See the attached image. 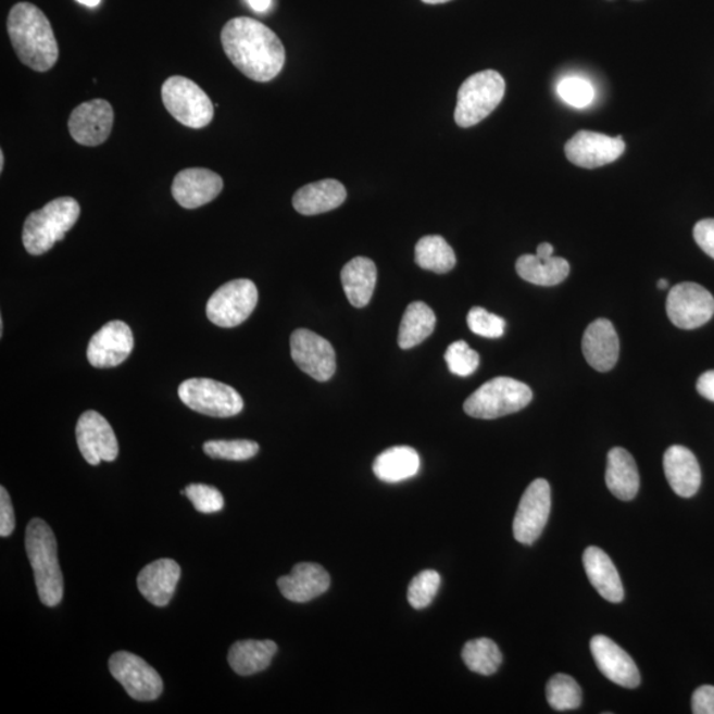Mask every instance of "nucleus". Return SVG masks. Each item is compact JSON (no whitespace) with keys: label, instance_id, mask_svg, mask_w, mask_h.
<instances>
[{"label":"nucleus","instance_id":"obj_10","mask_svg":"<svg viewBox=\"0 0 714 714\" xmlns=\"http://www.w3.org/2000/svg\"><path fill=\"white\" fill-rule=\"evenodd\" d=\"M109 671L134 700L154 701L163 692L161 675L131 652L120 651L110 656Z\"/></svg>","mask_w":714,"mask_h":714},{"label":"nucleus","instance_id":"obj_40","mask_svg":"<svg viewBox=\"0 0 714 714\" xmlns=\"http://www.w3.org/2000/svg\"><path fill=\"white\" fill-rule=\"evenodd\" d=\"M186 497L201 514H215L224 509L223 493L212 486L189 485L186 487Z\"/></svg>","mask_w":714,"mask_h":714},{"label":"nucleus","instance_id":"obj_45","mask_svg":"<svg viewBox=\"0 0 714 714\" xmlns=\"http://www.w3.org/2000/svg\"><path fill=\"white\" fill-rule=\"evenodd\" d=\"M247 2L250 5V9L260 12V14H264V12L272 9L273 0H247Z\"/></svg>","mask_w":714,"mask_h":714},{"label":"nucleus","instance_id":"obj_9","mask_svg":"<svg viewBox=\"0 0 714 714\" xmlns=\"http://www.w3.org/2000/svg\"><path fill=\"white\" fill-rule=\"evenodd\" d=\"M258 302L259 290L252 280H230L213 292L206 303V316L218 327L240 326L252 315Z\"/></svg>","mask_w":714,"mask_h":714},{"label":"nucleus","instance_id":"obj_4","mask_svg":"<svg viewBox=\"0 0 714 714\" xmlns=\"http://www.w3.org/2000/svg\"><path fill=\"white\" fill-rule=\"evenodd\" d=\"M82 213L76 199L64 197L50 201L41 210L30 213L24 223L23 246L33 255H41L64 240L75 227Z\"/></svg>","mask_w":714,"mask_h":714},{"label":"nucleus","instance_id":"obj_11","mask_svg":"<svg viewBox=\"0 0 714 714\" xmlns=\"http://www.w3.org/2000/svg\"><path fill=\"white\" fill-rule=\"evenodd\" d=\"M667 314L676 327L694 329L704 326L714 315V298L703 286L682 283L674 286L667 297Z\"/></svg>","mask_w":714,"mask_h":714},{"label":"nucleus","instance_id":"obj_2","mask_svg":"<svg viewBox=\"0 0 714 714\" xmlns=\"http://www.w3.org/2000/svg\"><path fill=\"white\" fill-rule=\"evenodd\" d=\"M8 30L17 58L28 68L48 72L58 63L59 45L51 23L35 4H15L9 14Z\"/></svg>","mask_w":714,"mask_h":714},{"label":"nucleus","instance_id":"obj_8","mask_svg":"<svg viewBox=\"0 0 714 714\" xmlns=\"http://www.w3.org/2000/svg\"><path fill=\"white\" fill-rule=\"evenodd\" d=\"M178 394L183 404L205 416L228 418L243 409L236 389L212 378H189L180 384Z\"/></svg>","mask_w":714,"mask_h":714},{"label":"nucleus","instance_id":"obj_33","mask_svg":"<svg viewBox=\"0 0 714 714\" xmlns=\"http://www.w3.org/2000/svg\"><path fill=\"white\" fill-rule=\"evenodd\" d=\"M462 659L469 671L484 676L496 674L503 663L498 644L488 638L469 640L463 647Z\"/></svg>","mask_w":714,"mask_h":714},{"label":"nucleus","instance_id":"obj_37","mask_svg":"<svg viewBox=\"0 0 714 714\" xmlns=\"http://www.w3.org/2000/svg\"><path fill=\"white\" fill-rule=\"evenodd\" d=\"M449 371L460 377H468L479 367V353L472 350L466 341L458 340L444 353Z\"/></svg>","mask_w":714,"mask_h":714},{"label":"nucleus","instance_id":"obj_39","mask_svg":"<svg viewBox=\"0 0 714 714\" xmlns=\"http://www.w3.org/2000/svg\"><path fill=\"white\" fill-rule=\"evenodd\" d=\"M467 325L472 333L484 338H502L505 331L503 317L488 313L486 309L479 306L469 310Z\"/></svg>","mask_w":714,"mask_h":714},{"label":"nucleus","instance_id":"obj_21","mask_svg":"<svg viewBox=\"0 0 714 714\" xmlns=\"http://www.w3.org/2000/svg\"><path fill=\"white\" fill-rule=\"evenodd\" d=\"M583 351L591 368L612 371L619 358V338L613 323L602 317L590 323L584 334Z\"/></svg>","mask_w":714,"mask_h":714},{"label":"nucleus","instance_id":"obj_35","mask_svg":"<svg viewBox=\"0 0 714 714\" xmlns=\"http://www.w3.org/2000/svg\"><path fill=\"white\" fill-rule=\"evenodd\" d=\"M206 455L216 460L248 461L259 454L258 442L248 439H234V441H209L204 443Z\"/></svg>","mask_w":714,"mask_h":714},{"label":"nucleus","instance_id":"obj_17","mask_svg":"<svg viewBox=\"0 0 714 714\" xmlns=\"http://www.w3.org/2000/svg\"><path fill=\"white\" fill-rule=\"evenodd\" d=\"M133 348L131 328L125 322L113 321L93 335L87 355L95 368H114L130 356Z\"/></svg>","mask_w":714,"mask_h":714},{"label":"nucleus","instance_id":"obj_28","mask_svg":"<svg viewBox=\"0 0 714 714\" xmlns=\"http://www.w3.org/2000/svg\"><path fill=\"white\" fill-rule=\"evenodd\" d=\"M277 650L273 640H240L230 647L228 662L238 675H255L271 665Z\"/></svg>","mask_w":714,"mask_h":714},{"label":"nucleus","instance_id":"obj_32","mask_svg":"<svg viewBox=\"0 0 714 714\" xmlns=\"http://www.w3.org/2000/svg\"><path fill=\"white\" fill-rule=\"evenodd\" d=\"M416 262L424 271L444 274L453 271L456 258L453 248L441 236H425L416 246Z\"/></svg>","mask_w":714,"mask_h":714},{"label":"nucleus","instance_id":"obj_44","mask_svg":"<svg viewBox=\"0 0 714 714\" xmlns=\"http://www.w3.org/2000/svg\"><path fill=\"white\" fill-rule=\"evenodd\" d=\"M698 392L704 397V399L714 402V369L705 372L701 375L698 380Z\"/></svg>","mask_w":714,"mask_h":714},{"label":"nucleus","instance_id":"obj_14","mask_svg":"<svg viewBox=\"0 0 714 714\" xmlns=\"http://www.w3.org/2000/svg\"><path fill=\"white\" fill-rule=\"evenodd\" d=\"M624 138L609 137L606 134L581 130L567 140L565 155L567 161L583 168H598L613 163L624 155Z\"/></svg>","mask_w":714,"mask_h":714},{"label":"nucleus","instance_id":"obj_1","mask_svg":"<svg viewBox=\"0 0 714 714\" xmlns=\"http://www.w3.org/2000/svg\"><path fill=\"white\" fill-rule=\"evenodd\" d=\"M222 45L231 64L253 82H272L284 68L283 41L265 24L252 17H235L225 24Z\"/></svg>","mask_w":714,"mask_h":714},{"label":"nucleus","instance_id":"obj_26","mask_svg":"<svg viewBox=\"0 0 714 714\" xmlns=\"http://www.w3.org/2000/svg\"><path fill=\"white\" fill-rule=\"evenodd\" d=\"M341 285L348 301L353 308L367 306L377 284L375 262L367 258H356L348 262L340 274Z\"/></svg>","mask_w":714,"mask_h":714},{"label":"nucleus","instance_id":"obj_23","mask_svg":"<svg viewBox=\"0 0 714 714\" xmlns=\"http://www.w3.org/2000/svg\"><path fill=\"white\" fill-rule=\"evenodd\" d=\"M665 478L676 496L692 498L701 485V469L692 451L675 444L664 453Z\"/></svg>","mask_w":714,"mask_h":714},{"label":"nucleus","instance_id":"obj_36","mask_svg":"<svg viewBox=\"0 0 714 714\" xmlns=\"http://www.w3.org/2000/svg\"><path fill=\"white\" fill-rule=\"evenodd\" d=\"M441 586V576L436 571H424L412 579L408 588V601L413 609H425L430 605Z\"/></svg>","mask_w":714,"mask_h":714},{"label":"nucleus","instance_id":"obj_48","mask_svg":"<svg viewBox=\"0 0 714 714\" xmlns=\"http://www.w3.org/2000/svg\"><path fill=\"white\" fill-rule=\"evenodd\" d=\"M657 288L661 289V290L667 289L668 288V280L667 279H659Z\"/></svg>","mask_w":714,"mask_h":714},{"label":"nucleus","instance_id":"obj_38","mask_svg":"<svg viewBox=\"0 0 714 714\" xmlns=\"http://www.w3.org/2000/svg\"><path fill=\"white\" fill-rule=\"evenodd\" d=\"M558 95L567 105L584 109L594 101L596 90L588 79L566 77L559 83Z\"/></svg>","mask_w":714,"mask_h":714},{"label":"nucleus","instance_id":"obj_3","mask_svg":"<svg viewBox=\"0 0 714 714\" xmlns=\"http://www.w3.org/2000/svg\"><path fill=\"white\" fill-rule=\"evenodd\" d=\"M26 551L33 566L36 589L48 607L58 606L64 596V578L58 558V541L52 529L39 517L26 529Z\"/></svg>","mask_w":714,"mask_h":714},{"label":"nucleus","instance_id":"obj_46","mask_svg":"<svg viewBox=\"0 0 714 714\" xmlns=\"http://www.w3.org/2000/svg\"><path fill=\"white\" fill-rule=\"evenodd\" d=\"M553 252H554V249H553V246H551V243L542 242V243H540L539 247H537L536 255H537V258H540V259H549V258H552Z\"/></svg>","mask_w":714,"mask_h":714},{"label":"nucleus","instance_id":"obj_49","mask_svg":"<svg viewBox=\"0 0 714 714\" xmlns=\"http://www.w3.org/2000/svg\"><path fill=\"white\" fill-rule=\"evenodd\" d=\"M423 2L426 4H442L450 2V0H423Z\"/></svg>","mask_w":714,"mask_h":714},{"label":"nucleus","instance_id":"obj_43","mask_svg":"<svg viewBox=\"0 0 714 714\" xmlns=\"http://www.w3.org/2000/svg\"><path fill=\"white\" fill-rule=\"evenodd\" d=\"M692 712L694 714H714L713 686H703L696 689L692 696Z\"/></svg>","mask_w":714,"mask_h":714},{"label":"nucleus","instance_id":"obj_24","mask_svg":"<svg viewBox=\"0 0 714 714\" xmlns=\"http://www.w3.org/2000/svg\"><path fill=\"white\" fill-rule=\"evenodd\" d=\"M583 560L586 575L598 594L609 602L624 601V585L612 559L602 549L589 547L586 548Z\"/></svg>","mask_w":714,"mask_h":714},{"label":"nucleus","instance_id":"obj_18","mask_svg":"<svg viewBox=\"0 0 714 714\" xmlns=\"http://www.w3.org/2000/svg\"><path fill=\"white\" fill-rule=\"evenodd\" d=\"M591 655L598 669L614 685L624 688H638L640 673L631 656L605 635H596L590 640Z\"/></svg>","mask_w":714,"mask_h":714},{"label":"nucleus","instance_id":"obj_12","mask_svg":"<svg viewBox=\"0 0 714 714\" xmlns=\"http://www.w3.org/2000/svg\"><path fill=\"white\" fill-rule=\"evenodd\" d=\"M290 351L298 368L316 381H328L337 371L334 347L310 329L299 328L292 333Z\"/></svg>","mask_w":714,"mask_h":714},{"label":"nucleus","instance_id":"obj_15","mask_svg":"<svg viewBox=\"0 0 714 714\" xmlns=\"http://www.w3.org/2000/svg\"><path fill=\"white\" fill-rule=\"evenodd\" d=\"M76 437L79 451L91 466L113 462L118 456V441L113 427L100 413L88 411L78 418Z\"/></svg>","mask_w":714,"mask_h":714},{"label":"nucleus","instance_id":"obj_47","mask_svg":"<svg viewBox=\"0 0 714 714\" xmlns=\"http://www.w3.org/2000/svg\"><path fill=\"white\" fill-rule=\"evenodd\" d=\"M77 2L93 9L101 3V0H77Z\"/></svg>","mask_w":714,"mask_h":714},{"label":"nucleus","instance_id":"obj_31","mask_svg":"<svg viewBox=\"0 0 714 714\" xmlns=\"http://www.w3.org/2000/svg\"><path fill=\"white\" fill-rule=\"evenodd\" d=\"M436 314L424 302L409 304L402 316L399 346L402 350H411L430 337L436 328Z\"/></svg>","mask_w":714,"mask_h":714},{"label":"nucleus","instance_id":"obj_22","mask_svg":"<svg viewBox=\"0 0 714 714\" xmlns=\"http://www.w3.org/2000/svg\"><path fill=\"white\" fill-rule=\"evenodd\" d=\"M277 584L286 600L304 603L325 594L331 585V578L325 567L301 563L292 567L290 575L280 577Z\"/></svg>","mask_w":714,"mask_h":714},{"label":"nucleus","instance_id":"obj_25","mask_svg":"<svg viewBox=\"0 0 714 714\" xmlns=\"http://www.w3.org/2000/svg\"><path fill=\"white\" fill-rule=\"evenodd\" d=\"M346 199L345 186L338 180L326 179L299 188L292 205L301 215L314 216L339 209Z\"/></svg>","mask_w":714,"mask_h":714},{"label":"nucleus","instance_id":"obj_27","mask_svg":"<svg viewBox=\"0 0 714 714\" xmlns=\"http://www.w3.org/2000/svg\"><path fill=\"white\" fill-rule=\"evenodd\" d=\"M606 485L615 498L625 500V502L638 496L639 472L637 463L627 450L614 448L609 451Z\"/></svg>","mask_w":714,"mask_h":714},{"label":"nucleus","instance_id":"obj_6","mask_svg":"<svg viewBox=\"0 0 714 714\" xmlns=\"http://www.w3.org/2000/svg\"><path fill=\"white\" fill-rule=\"evenodd\" d=\"M505 95V82L497 71L469 76L458 90L454 118L458 126L472 127L490 115Z\"/></svg>","mask_w":714,"mask_h":714},{"label":"nucleus","instance_id":"obj_42","mask_svg":"<svg viewBox=\"0 0 714 714\" xmlns=\"http://www.w3.org/2000/svg\"><path fill=\"white\" fill-rule=\"evenodd\" d=\"M15 529V512L5 487H0V536L8 537Z\"/></svg>","mask_w":714,"mask_h":714},{"label":"nucleus","instance_id":"obj_7","mask_svg":"<svg viewBox=\"0 0 714 714\" xmlns=\"http://www.w3.org/2000/svg\"><path fill=\"white\" fill-rule=\"evenodd\" d=\"M164 107L181 125L191 129H203L215 115V107L205 91L192 79L173 76L162 87Z\"/></svg>","mask_w":714,"mask_h":714},{"label":"nucleus","instance_id":"obj_5","mask_svg":"<svg viewBox=\"0 0 714 714\" xmlns=\"http://www.w3.org/2000/svg\"><path fill=\"white\" fill-rule=\"evenodd\" d=\"M533 399L527 384L511 377H496L476 389L463 409L469 417L496 419L523 411Z\"/></svg>","mask_w":714,"mask_h":714},{"label":"nucleus","instance_id":"obj_20","mask_svg":"<svg viewBox=\"0 0 714 714\" xmlns=\"http://www.w3.org/2000/svg\"><path fill=\"white\" fill-rule=\"evenodd\" d=\"M180 575L181 569L176 561L156 560L139 572L137 584L140 594L154 606H167L173 600Z\"/></svg>","mask_w":714,"mask_h":714},{"label":"nucleus","instance_id":"obj_19","mask_svg":"<svg viewBox=\"0 0 714 714\" xmlns=\"http://www.w3.org/2000/svg\"><path fill=\"white\" fill-rule=\"evenodd\" d=\"M222 176L209 168H186L175 176L173 197L186 210L211 203L223 191Z\"/></svg>","mask_w":714,"mask_h":714},{"label":"nucleus","instance_id":"obj_29","mask_svg":"<svg viewBox=\"0 0 714 714\" xmlns=\"http://www.w3.org/2000/svg\"><path fill=\"white\" fill-rule=\"evenodd\" d=\"M421 468V458L416 450L409 447L390 448L378 455L374 463V473L386 484H399L416 476Z\"/></svg>","mask_w":714,"mask_h":714},{"label":"nucleus","instance_id":"obj_50","mask_svg":"<svg viewBox=\"0 0 714 714\" xmlns=\"http://www.w3.org/2000/svg\"><path fill=\"white\" fill-rule=\"evenodd\" d=\"M3 168H4V152L0 150V171H2V173H3Z\"/></svg>","mask_w":714,"mask_h":714},{"label":"nucleus","instance_id":"obj_41","mask_svg":"<svg viewBox=\"0 0 714 714\" xmlns=\"http://www.w3.org/2000/svg\"><path fill=\"white\" fill-rule=\"evenodd\" d=\"M693 237L696 243L714 260V218H704L696 224Z\"/></svg>","mask_w":714,"mask_h":714},{"label":"nucleus","instance_id":"obj_13","mask_svg":"<svg viewBox=\"0 0 714 714\" xmlns=\"http://www.w3.org/2000/svg\"><path fill=\"white\" fill-rule=\"evenodd\" d=\"M551 486L536 479L523 493L514 518V536L524 546H533L544 530L551 515Z\"/></svg>","mask_w":714,"mask_h":714},{"label":"nucleus","instance_id":"obj_16","mask_svg":"<svg viewBox=\"0 0 714 714\" xmlns=\"http://www.w3.org/2000/svg\"><path fill=\"white\" fill-rule=\"evenodd\" d=\"M114 112L107 100L87 101L73 110L68 129L77 143L96 148L105 143L113 129Z\"/></svg>","mask_w":714,"mask_h":714},{"label":"nucleus","instance_id":"obj_30","mask_svg":"<svg viewBox=\"0 0 714 714\" xmlns=\"http://www.w3.org/2000/svg\"><path fill=\"white\" fill-rule=\"evenodd\" d=\"M516 272L524 280L537 286H555L569 276L571 265L565 259H540L536 254H524L516 262Z\"/></svg>","mask_w":714,"mask_h":714},{"label":"nucleus","instance_id":"obj_34","mask_svg":"<svg viewBox=\"0 0 714 714\" xmlns=\"http://www.w3.org/2000/svg\"><path fill=\"white\" fill-rule=\"evenodd\" d=\"M547 700L555 711H573L583 704V691L569 675L558 674L548 681Z\"/></svg>","mask_w":714,"mask_h":714}]
</instances>
